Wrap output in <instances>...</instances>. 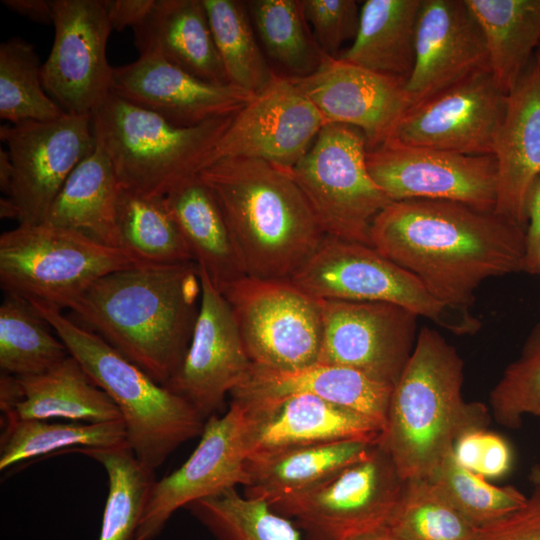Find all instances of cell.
I'll use <instances>...</instances> for the list:
<instances>
[{
    "mask_svg": "<svg viewBox=\"0 0 540 540\" xmlns=\"http://www.w3.org/2000/svg\"><path fill=\"white\" fill-rule=\"evenodd\" d=\"M0 215L1 218H19V211L16 204L12 201L11 198H1L0 200Z\"/></svg>",
    "mask_w": 540,
    "mask_h": 540,
    "instance_id": "cell-53",
    "label": "cell"
},
{
    "mask_svg": "<svg viewBox=\"0 0 540 540\" xmlns=\"http://www.w3.org/2000/svg\"><path fill=\"white\" fill-rule=\"evenodd\" d=\"M50 325L25 299L6 294L0 306V368L16 376L41 374L70 356Z\"/></svg>",
    "mask_w": 540,
    "mask_h": 540,
    "instance_id": "cell-36",
    "label": "cell"
},
{
    "mask_svg": "<svg viewBox=\"0 0 540 540\" xmlns=\"http://www.w3.org/2000/svg\"><path fill=\"white\" fill-rule=\"evenodd\" d=\"M75 452L97 461L107 474L108 494L97 540H136L156 480L154 471L143 465L128 445Z\"/></svg>",
    "mask_w": 540,
    "mask_h": 540,
    "instance_id": "cell-35",
    "label": "cell"
},
{
    "mask_svg": "<svg viewBox=\"0 0 540 540\" xmlns=\"http://www.w3.org/2000/svg\"><path fill=\"white\" fill-rule=\"evenodd\" d=\"M291 281L320 300L393 303L456 334L479 325L466 311L438 302L413 275L362 243L326 236Z\"/></svg>",
    "mask_w": 540,
    "mask_h": 540,
    "instance_id": "cell-9",
    "label": "cell"
},
{
    "mask_svg": "<svg viewBox=\"0 0 540 540\" xmlns=\"http://www.w3.org/2000/svg\"><path fill=\"white\" fill-rule=\"evenodd\" d=\"M12 12L41 24H53L54 0H1Z\"/></svg>",
    "mask_w": 540,
    "mask_h": 540,
    "instance_id": "cell-50",
    "label": "cell"
},
{
    "mask_svg": "<svg viewBox=\"0 0 540 540\" xmlns=\"http://www.w3.org/2000/svg\"><path fill=\"white\" fill-rule=\"evenodd\" d=\"M368 171L392 201L446 200L494 211L497 167L493 155H469L392 140L369 149Z\"/></svg>",
    "mask_w": 540,
    "mask_h": 540,
    "instance_id": "cell-13",
    "label": "cell"
},
{
    "mask_svg": "<svg viewBox=\"0 0 540 540\" xmlns=\"http://www.w3.org/2000/svg\"><path fill=\"white\" fill-rule=\"evenodd\" d=\"M318 362L357 370L394 386L418 333L412 311L387 302L321 300Z\"/></svg>",
    "mask_w": 540,
    "mask_h": 540,
    "instance_id": "cell-14",
    "label": "cell"
},
{
    "mask_svg": "<svg viewBox=\"0 0 540 540\" xmlns=\"http://www.w3.org/2000/svg\"><path fill=\"white\" fill-rule=\"evenodd\" d=\"M201 294L193 261L138 264L101 277L69 309L87 329L164 385L187 352Z\"/></svg>",
    "mask_w": 540,
    "mask_h": 540,
    "instance_id": "cell-2",
    "label": "cell"
},
{
    "mask_svg": "<svg viewBox=\"0 0 540 540\" xmlns=\"http://www.w3.org/2000/svg\"><path fill=\"white\" fill-rule=\"evenodd\" d=\"M327 124L291 78L275 74L236 115L220 139L214 162L252 158L291 169Z\"/></svg>",
    "mask_w": 540,
    "mask_h": 540,
    "instance_id": "cell-18",
    "label": "cell"
},
{
    "mask_svg": "<svg viewBox=\"0 0 540 540\" xmlns=\"http://www.w3.org/2000/svg\"><path fill=\"white\" fill-rule=\"evenodd\" d=\"M253 364L294 371L318 362L321 300L291 280L244 276L222 292Z\"/></svg>",
    "mask_w": 540,
    "mask_h": 540,
    "instance_id": "cell-10",
    "label": "cell"
},
{
    "mask_svg": "<svg viewBox=\"0 0 540 540\" xmlns=\"http://www.w3.org/2000/svg\"><path fill=\"white\" fill-rule=\"evenodd\" d=\"M490 406L496 421L507 428H519L524 415L540 418V323L492 389Z\"/></svg>",
    "mask_w": 540,
    "mask_h": 540,
    "instance_id": "cell-43",
    "label": "cell"
},
{
    "mask_svg": "<svg viewBox=\"0 0 540 540\" xmlns=\"http://www.w3.org/2000/svg\"><path fill=\"white\" fill-rule=\"evenodd\" d=\"M301 6L322 52L338 58L341 46L357 35L361 6L355 0H301Z\"/></svg>",
    "mask_w": 540,
    "mask_h": 540,
    "instance_id": "cell-44",
    "label": "cell"
},
{
    "mask_svg": "<svg viewBox=\"0 0 540 540\" xmlns=\"http://www.w3.org/2000/svg\"><path fill=\"white\" fill-rule=\"evenodd\" d=\"M118 189L111 161L97 144L65 181L45 223L78 231L103 245L121 249L116 224Z\"/></svg>",
    "mask_w": 540,
    "mask_h": 540,
    "instance_id": "cell-30",
    "label": "cell"
},
{
    "mask_svg": "<svg viewBox=\"0 0 540 540\" xmlns=\"http://www.w3.org/2000/svg\"><path fill=\"white\" fill-rule=\"evenodd\" d=\"M0 137L8 146L14 166L8 197L18 208L22 225L46 221L67 178L97 147L91 114L4 124Z\"/></svg>",
    "mask_w": 540,
    "mask_h": 540,
    "instance_id": "cell-12",
    "label": "cell"
},
{
    "mask_svg": "<svg viewBox=\"0 0 540 540\" xmlns=\"http://www.w3.org/2000/svg\"><path fill=\"white\" fill-rule=\"evenodd\" d=\"M387 527L400 540H472L476 530L428 478L405 481Z\"/></svg>",
    "mask_w": 540,
    "mask_h": 540,
    "instance_id": "cell-41",
    "label": "cell"
},
{
    "mask_svg": "<svg viewBox=\"0 0 540 540\" xmlns=\"http://www.w3.org/2000/svg\"><path fill=\"white\" fill-rule=\"evenodd\" d=\"M216 540H302L289 518L263 499L240 495L236 488L185 507Z\"/></svg>",
    "mask_w": 540,
    "mask_h": 540,
    "instance_id": "cell-39",
    "label": "cell"
},
{
    "mask_svg": "<svg viewBox=\"0 0 540 540\" xmlns=\"http://www.w3.org/2000/svg\"><path fill=\"white\" fill-rule=\"evenodd\" d=\"M199 274L202 294L193 335L180 366L163 386L207 420L241 383L252 362L226 298L200 268Z\"/></svg>",
    "mask_w": 540,
    "mask_h": 540,
    "instance_id": "cell-19",
    "label": "cell"
},
{
    "mask_svg": "<svg viewBox=\"0 0 540 540\" xmlns=\"http://www.w3.org/2000/svg\"><path fill=\"white\" fill-rule=\"evenodd\" d=\"M29 303L116 404L128 446L143 465L155 471L177 447L201 435L206 420L184 398L157 383L99 335L63 315L61 309Z\"/></svg>",
    "mask_w": 540,
    "mask_h": 540,
    "instance_id": "cell-5",
    "label": "cell"
},
{
    "mask_svg": "<svg viewBox=\"0 0 540 540\" xmlns=\"http://www.w3.org/2000/svg\"><path fill=\"white\" fill-rule=\"evenodd\" d=\"M201 1L229 83L257 95L276 72L256 41L246 2Z\"/></svg>",
    "mask_w": 540,
    "mask_h": 540,
    "instance_id": "cell-37",
    "label": "cell"
},
{
    "mask_svg": "<svg viewBox=\"0 0 540 540\" xmlns=\"http://www.w3.org/2000/svg\"><path fill=\"white\" fill-rule=\"evenodd\" d=\"M494 213L526 229L531 189L540 178V62L534 55L514 89L495 137Z\"/></svg>",
    "mask_w": 540,
    "mask_h": 540,
    "instance_id": "cell-24",
    "label": "cell"
},
{
    "mask_svg": "<svg viewBox=\"0 0 540 540\" xmlns=\"http://www.w3.org/2000/svg\"><path fill=\"white\" fill-rule=\"evenodd\" d=\"M164 201L192 260L220 292L246 276L222 210L198 176L174 188Z\"/></svg>",
    "mask_w": 540,
    "mask_h": 540,
    "instance_id": "cell-28",
    "label": "cell"
},
{
    "mask_svg": "<svg viewBox=\"0 0 540 540\" xmlns=\"http://www.w3.org/2000/svg\"><path fill=\"white\" fill-rule=\"evenodd\" d=\"M291 79L327 123L361 130L368 150L389 139L411 107L405 79L373 72L340 58L325 56L314 72Z\"/></svg>",
    "mask_w": 540,
    "mask_h": 540,
    "instance_id": "cell-20",
    "label": "cell"
},
{
    "mask_svg": "<svg viewBox=\"0 0 540 540\" xmlns=\"http://www.w3.org/2000/svg\"><path fill=\"white\" fill-rule=\"evenodd\" d=\"M116 224L120 248L140 263L193 261L162 196L144 195L119 185Z\"/></svg>",
    "mask_w": 540,
    "mask_h": 540,
    "instance_id": "cell-34",
    "label": "cell"
},
{
    "mask_svg": "<svg viewBox=\"0 0 540 540\" xmlns=\"http://www.w3.org/2000/svg\"><path fill=\"white\" fill-rule=\"evenodd\" d=\"M486 430L468 431L462 434L453 446V453L457 462L474 473L479 471Z\"/></svg>",
    "mask_w": 540,
    "mask_h": 540,
    "instance_id": "cell-49",
    "label": "cell"
},
{
    "mask_svg": "<svg viewBox=\"0 0 540 540\" xmlns=\"http://www.w3.org/2000/svg\"><path fill=\"white\" fill-rule=\"evenodd\" d=\"M370 241L455 310L466 311L488 278L525 271L526 229L459 202L393 201L373 220Z\"/></svg>",
    "mask_w": 540,
    "mask_h": 540,
    "instance_id": "cell-1",
    "label": "cell"
},
{
    "mask_svg": "<svg viewBox=\"0 0 540 540\" xmlns=\"http://www.w3.org/2000/svg\"><path fill=\"white\" fill-rule=\"evenodd\" d=\"M529 480L531 481L533 486L540 487V464H536L531 468Z\"/></svg>",
    "mask_w": 540,
    "mask_h": 540,
    "instance_id": "cell-54",
    "label": "cell"
},
{
    "mask_svg": "<svg viewBox=\"0 0 540 540\" xmlns=\"http://www.w3.org/2000/svg\"><path fill=\"white\" fill-rule=\"evenodd\" d=\"M246 5L266 54L284 76L304 77L320 66L326 55L312 35L300 0H251Z\"/></svg>",
    "mask_w": 540,
    "mask_h": 540,
    "instance_id": "cell-38",
    "label": "cell"
},
{
    "mask_svg": "<svg viewBox=\"0 0 540 540\" xmlns=\"http://www.w3.org/2000/svg\"><path fill=\"white\" fill-rule=\"evenodd\" d=\"M134 31L140 55H155L214 84H230L201 0H155Z\"/></svg>",
    "mask_w": 540,
    "mask_h": 540,
    "instance_id": "cell-27",
    "label": "cell"
},
{
    "mask_svg": "<svg viewBox=\"0 0 540 540\" xmlns=\"http://www.w3.org/2000/svg\"><path fill=\"white\" fill-rule=\"evenodd\" d=\"M198 177L222 210L247 276L291 280L326 237L290 169L222 158Z\"/></svg>",
    "mask_w": 540,
    "mask_h": 540,
    "instance_id": "cell-3",
    "label": "cell"
},
{
    "mask_svg": "<svg viewBox=\"0 0 540 540\" xmlns=\"http://www.w3.org/2000/svg\"><path fill=\"white\" fill-rule=\"evenodd\" d=\"M507 94L481 70L411 106L387 140L469 155H492Z\"/></svg>",
    "mask_w": 540,
    "mask_h": 540,
    "instance_id": "cell-17",
    "label": "cell"
},
{
    "mask_svg": "<svg viewBox=\"0 0 540 540\" xmlns=\"http://www.w3.org/2000/svg\"><path fill=\"white\" fill-rule=\"evenodd\" d=\"M540 253V178L533 185L527 204L525 271L537 273Z\"/></svg>",
    "mask_w": 540,
    "mask_h": 540,
    "instance_id": "cell-48",
    "label": "cell"
},
{
    "mask_svg": "<svg viewBox=\"0 0 540 540\" xmlns=\"http://www.w3.org/2000/svg\"><path fill=\"white\" fill-rule=\"evenodd\" d=\"M420 4L421 0H366L357 35L338 58L406 80L414 66Z\"/></svg>",
    "mask_w": 540,
    "mask_h": 540,
    "instance_id": "cell-31",
    "label": "cell"
},
{
    "mask_svg": "<svg viewBox=\"0 0 540 540\" xmlns=\"http://www.w3.org/2000/svg\"><path fill=\"white\" fill-rule=\"evenodd\" d=\"M14 179V166L8 150L0 148V188L7 195H10Z\"/></svg>",
    "mask_w": 540,
    "mask_h": 540,
    "instance_id": "cell-51",
    "label": "cell"
},
{
    "mask_svg": "<svg viewBox=\"0 0 540 540\" xmlns=\"http://www.w3.org/2000/svg\"><path fill=\"white\" fill-rule=\"evenodd\" d=\"M484 35L489 69L508 94L540 44V0H466Z\"/></svg>",
    "mask_w": 540,
    "mask_h": 540,
    "instance_id": "cell-32",
    "label": "cell"
},
{
    "mask_svg": "<svg viewBox=\"0 0 540 540\" xmlns=\"http://www.w3.org/2000/svg\"><path fill=\"white\" fill-rule=\"evenodd\" d=\"M472 540H540V487L534 486L522 507L476 528Z\"/></svg>",
    "mask_w": 540,
    "mask_h": 540,
    "instance_id": "cell-45",
    "label": "cell"
},
{
    "mask_svg": "<svg viewBox=\"0 0 540 540\" xmlns=\"http://www.w3.org/2000/svg\"><path fill=\"white\" fill-rule=\"evenodd\" d=\"M248 455L244 413L231 401L224 415L205 421L197 447L182 466L155 480L136 540H153L179 508L237 485L245 487Z\"/></svg>",
    "mask_w": 540,
    "mask_h": 540,
    "instance_id": "cell-16",
    "label": "cell"
},
{
    "mask_svg": "<svg viewBox=\"0 0 540 540\" xmlns=\"http://www.w3.org/2000/svg\"><path fill=\"white\" fill-rule=\"evenodd\" d=\"M463 361L436 330L418 332L395 383L379 445L404 481L427 478L464 433L487 429L489 413L462 395Z\"/></svg>",
    "mask_w": 540,
    "mask_h": 540,
    "instance_id": "cell-4",
    "label": "cell"
},
{
    "mask_svg": "<svg viewBox=\"0 0 540 540\" xmlns=\"http://www.w3.org/2000/svg\"><path fill=\"white\" fill-rule=\"evenodd\" d=\"M513 453L509 443L500 435L486 430L479 471L484 478H499L509 472Z\"/></svg>",
    "mask_w": 540,
    "mask_h": 540,
    "instance_id": "cell-46",
    "label": "cell"
},
{
    "mask_svg": "<svg viewBox=\"0 0 540 540\" xmlns=\"http://www.w3.org/2000/svg\"><path fill=\"white\" fill-rule=\"evenodd\" d=\"M232 402L237 403L244 413L249 455L334 441L379 443L383 433L379 424L362 414L311 394Z\"/></svg>",
    "mask_w": 540,
    "mask_h": 540,
    "instance_id": "cell-23",
    "label": "cell"
},
{
    "mask_svg": "<svg viewBox=\"0 0 540 540\" xmlns=\"http://www.w3.org/2000/svg\"><path fill=\"white\" fill-rule=\"evenodd\" d=\"M140 263L125 251L74 230L19 224L0 236V283L6 294L67 307L101 277Z\"/></svg>",
    "mask_w": 540,
    "mask_h": 540,
    "instance_id": "cell-7",
    "label": "cell"
},
{
    "mask_svg": "<svg viewBox=\"0 0 540 540\" xmlns=\"http://www.w3.org/2000/svg\"><path fill=\"white\" fill-rule=\"evenodd\" d=\"M53 46L42 65L45 91L67 114H91L111 92L106 56L112 28L102 0H54Z\"/></svg>",
    "mask_w": 540,
    "mask_h": 540,
    "instance_id": "cell-15",
    "label": "cell"
},
{
    "mask_svg": "<svg viewBox=\"0 0 540 540\" xmlns=\"http://www.w3.org/2000/svg\"><path fill=\"white\" fill-rule=\"evenodd\" d=\"M404 483L377 444L369 456L324 481L268 503L316 540H346L387 526Z\"/></svg>",
    "mask_w": 540,
    "mask_h": 540,
    "instance_id": "cell-11",
    "label": "cell"
},
{
    "mask_svg": "<svg viewBox=\"0 0 540 540\" xmlns=\"http://www.w3.org/2000/svg\"><path fill=\"white\" fill-rule=\"evenodd\" d=\"M346 540H400L387 526L379 527Z\"/></svg>",
    "mask_w": 540,
    "mask_h": 540,
    "instance_id": "cell-52",
    "label": "cell"
},
{
    "mask_svg": "<svg viewBox=\"0 0 540 540\" xmlns=\"http://www.w3.org/2000/svg\"><path fill=\"white\" fill-rule=\"evenodd\" d=\"M485 69L484 35L466 0H421L414 66L405 81L411 106Z\"/></svg>",
    "mask_w": 540,
    "mask_h": 540,
    "instance_id": "cell-21",
    "label": "cell"
},
{
    "mask_svg": "<svg viewBox=\"0 0 540 540\" xmlns=\"http://www.w3.org/2000/svg\"><path fill=\"white\" fill-rule=\"evenodd\" d=\"M2 411L5 428L0 443L1 471L51 453L128 445L123 420L61 423L21 419L10 410Z\"/></svg>",
    "mask_w": 540,
    "mask_h": 540,
    "instance_id": "cell-33",
    "label": "cell"
},
{
    "mask_svg": "<svg viewBox=\"0 0 540 540\" xmlns=\"http://www.w3.org/2000/svg\"><path fill=\"white\" fill-rule=\"evenodd\" d=\"M537 273H540V253H539L538 261H537Z\"/></svg>",
    "mask_w": 540,
    "mask_h": 540,
    "instance_id": "cell-56",
    "label": "cell"
},
{
    "mask_svg": "<svg viewBox=\"0 0 540 540\" xmlns=\"http://www.w3.org/2000/svg\"><path fill=\"white\" fill-rule=\"evenodd\" d=\"M112 30L139 26L148 16L155 0H102Z\"/></svg>",
    "mask_w": 540,
    "mask_h": 540,
    "instance_id": "cell-47",
    "label": "cell"
},
{
    "mask_svg": "<svg viewBox=\"0 0 540 540\" xmlns=\"http://www.w3.org/2000/svg\"><path fill=\"white\" fill-rule=\"evenodd\" d=\"M476 528L493 523L522 507L526 500L512 486H496L460 465L448 453L427 477Z\"/></svg>",
    "mask_w": 540,
    "mask_h": 540,
    "instance_id": "cell-42",
    "label": "cell"
},
{
    "mask_svg": "<svg viewBox=\"0 0 540 540\" xmlns=\"http://www.w3.org/2000/svg\"><path fill=\"white\" fill-rule=\"evenodd\" d=\"M111 93L180 127L235 115L255 94L201 80L155 55L113 67Z\"/></svg>",
    "mask_w": 540,
    "mask_h": 540,
    "instance_id": "cell-22",
    "label": "cell"
},
{
    "mask_svg": "<svg viewBox=\"0 0 540 540\" xmlns=\"http://www.w3.org/2000/svg\"><path fill=\"white\" fill-rule=\"evenodd\" d=\"M65 113L47 94L34 47L13 37L0 45V117L10 124L48 121Z\"/></svg>",
    "mask_w": 540,
    "mask_h": 540,
    "instance_id": "cell-40",
    "label": "cell"
},
{
    "mask_svg": "<svg viewBox=\"0 0 540 540\" xmlns=\"http://www.w3.org/2000/svg\"><path fill=\"white\" fill-rule=\"evenodd\" d=\"M367 151L361 130L327 123L290 173L326 236L371 246L372 222L393 201L372 179Z\"/></svg>",
    "mask_w": 540,
    "mask_h": 540,
    "instance_id": "cell-8",
    "label": "cell"
},
{
    "mask_svg": "<svg viewBox=\"0 0 540 540\" xmlns=\"http://www.w3.org/2000/svg\"><path fill=\"white\" fill-rule=\"evenodd\" d=\"M393 387L342 366L316 363L281 371L252 363L230 395L232 401L251 402L311 394L362 414L384 431Z\"/></svg>",
    "mask_w": 540,
    "mask_h": 540,
    "instance_id": "cell-25",
    "label": "cell"
},
{
    "mask_svg": "<svg viewBox=\"0 0 540 540\" xmlns=\"http://www.w3.org/2000/svg\"><path fill=\"white\" fill-rule=\"evenodd\" d=\"M0 406L21 419L63 418L89 423L122 420L113 400L71 355L41 374L16 377L2 373Z\"/></svg>",
    "mask_w": 540,
    "mask_h": 540,
    "instance_id": "cell-26",
    "label": "cell"
},
{
    "mask_svg": "<svg viewBox=\"0 0 540 540\" xmlns=\"http://www.w3.org/2000/svg\"><path fill=\"white\" fill-rule=\"evenodd\" d=\"M535 56L538 58L539 62H540V44L535 52Z\"/></svg>",
    "mask_w": 540,
    "mask_h": 540,
    "instance_id": "cell-55",
    "label": "cell"
},
{
    "mask_svg": "<svg viewBox=\"0 0 540 540\" xmlns=\"http://www.w3.org/2000/svg\"><path fill=\"white\" fill-rule=\"evenodd\" d=\"M378 443L347 440L288 446L250 454L244 495L270 502L308 489L366 458Z\"/></svg>",
    "mask_w": 540,
    "mask_h": 540,
    "instance_id": "cell-29",
    "label": "cell"
},
{
    "mask_svg": "<svg viewBox=\"0 0 540 540\" xmlns=\"http://www.w3.org/2000/svg\"><path fill=\"white\" fill-rule=\"evenodd\" d=\"M235 115L180 127L110 92L91 119L97 144L110 159L119 185L164 197L213 164L215 149Z\"/></svg>",
    "mask_w": 540,
    "mask_h": 540,
    "instance_id": "cell-6",
    "label": "cell"
}]
</instances>
